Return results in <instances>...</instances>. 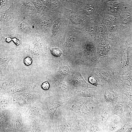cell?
<instances>
[{"label": "cell", "instance_id": "cell-23", "mask_svg": "<svg viewBox=\"0 0 132 132\" xmlns=\"http://www.w3.org/2000/svg\"><path fill=\"white\" fill-rule=\"evenodd\" d=\"M35 5L36 6V7L38 9H40L42 7L41 4L38 2H34Z\"/></svg>", "mask_w": 132, "mask_h": 132}, {"label": "cell", "instance_id": "cell-26", "mask_svg": "<svg viewBox=\"0 0 132 132\" xmlns=\"http://www.w3.org/2000/svg\"><path fill=\"white\" fill-rule=\"evenodd\" d=\"M127 44L129 47H132V41L127 43Z\"/></svg>", "mask_w": 132, "mask_h": 132}, {"label": "cell", "instance_id": "cell-6", "mask_svg": "<svg viewBox=\"0 0 132 132\" xmlns=\"http://www.w3.org/2000/svg\"><path fill=\"white\" fill-rule=\"evenodd\" d=\"M88 81L91 84L96 87L99 85L97 79L94 76L89 77L88 78Z\"/></svg>", "mask_w": 132, "mask_h": 132}, {"label": "cell", "instance_id": "cell-3", "mask_svg": "<svg viewBox=\"0 0 132 132\" xmlns=\"http://www.w3.org/2000/svg\"><path fill=\"white\" fill-rule=\"evenodd\" d=\"M79 92L82 96L84 97H89L90 96V92L87 89L81 88L79 90Z\"/></svg>", "mask_w": 132, "mask_h": 132}, {"label": "cell", "instance_id": "cell-5", "mask_svg": "<svg viewBox=\"0 0 132 132\" xmlns=\"http://www.w3.org/2000/svg\"><path fill=\"white\" fill-rule=\"evenodd\" d=\"M51 51L52 54L55 56H59L61 55V52L58 48L56 47L53 48Z\"/></svg>", "mask_w": 132, "mask_h": 132}, {"label": "cell", "instance_id": "cell-24", "mask_svg": "<svg viewBox=\"0 0 132 132\" xmlns=\"http://www.w3.org/2000/svg\"><path fill=\"white\" fill-rule=\"evenodd\" d=\"M7 3V1L5 0H0V6L2 7L6 5Z\"/></svg>", "mask_w": 132, "mask_h": 132}, {"label": "cell", "instance_id": "cell-25", "mask_svg": "<svg viewBox=\"0 0 132 132\" xmlns=\"http://www.w3.org/2000/svg\"><path fill=\"white\" fill-rule=\"evenodd\" d=\"M12 40L17 44H19L20 43V41L16 38H14L12 39Z\"/></svg>", "mask_w": 132, "mask_h": 132}, {"label": "cell", "instance_id": "cell-21", "mask_svg": "<svg viewBox=\"0 0 132 132\" xmlns=\"http://www.w3.org/2000/svg\"><path fill=\"white\" fill-rule=\"evenodd\" d=\"M20 27L23 30H27L28 29V26L25 23L23 22L20 24Z\"/></svg>", "mask_w": 132, "mask_h": 132}, {"label": "cell", "instance_id": "cell-27", "mask_svg": "<svg viewBox=\"0 0 132 132\" xmlns=\"http://www.w3.org/2000/svg\"><path fill=\"white\" fill-rule=\"evenodd\" d=\"M11 40V38L10 37H8L6 38V41L8 42H9Z\"/></svg>", "mask_w": 132, "mask_h": 132}, {"label": "cell", "instance_id": "cell-16", "mask_svg": "<svg viewBox=\"0 0 132 132\" xmlns=\"http://www.w3.org/2000/svg\"><path fill=\"white\" fill-rule=\"evenodd\" d=\"M118 124L116 122H114L112 123L111 125L110 129L111 131H113L116 130L118 126Z\"/></svg>", "mask_w": 132, "mask_h": 132}, {"label": "cell", "instance_id": "cell-9", "mask_svg": "<svg viewBox=\"0 0 132 132\" xmlns=\"http://www.w3.org/2000/svg\"><path fill=\"white\" fill-rule=\"evenodd\" d=\"M11 18V14L9 13H4L2 14L1 18L4 21H7L9 20Z\"/></svg>", "mask_w": 132, "mask_h": 132}, {"label": "cell", "instance_id": "cell-7", "mask_svg": "<svg viewBox=\"0 0 132 132\" xmlns=\"http://www.w3.org/2000/svg\"><path fill=\"white\" fill-rule=\"evenodd\" d=\"M60 89L62 91L66 92L68 91L69 89L68 85L64 82L60 84Z\"/></svg>", "mask_w": 132, "mask_h": 132}, {"label": "cell", "instance_id": "cell-12", "mask_svg": "<svg viewBox=\"0 0 132 132\" xmlns=\"http://www.w3.org/2000/svg\"><path fill=\"white\" fill-rule=\"evenodd\" d=\"M41 87L44 90L48 89L50 87V85L47 81L43 82L41 84Z\"/></svg>", "mask_w": 132, "mask_h": 132}, {"label": "cell", "instance_id": "cell-2", "mask_svg": "<svg viewBox=\"0 0 132 132\" xmlns=\"http://www.w3.org/2000/svg\"><path fill=\"white\" fill-rule=\"evenodd\" d=\"M105 99L108 101L112 100L115 97V95L114 93L111 91L106 90L105 93Z\"/></svg>", "mask_w": 132, "mask_h": 132}, {"label": "cell", "instance_id": "cell-14", "mask_svg": "<svg viewBox=\"0 0 132 132\" xmlns=\"http://www.w3.org/2000/svg\"><path fill=\"white\" fill-rule=\"evenodd\" d=\"M72 22L75 24H77L78 23V18L75 15L71 16L70 18Z\"/></svg>", "mask_w": 132, "mask_h": 132}, {"label": "cell", "instance_id": "cell-18", "mask_svg": "<svg viewBox=\"0 0 132 132\" xmlns=\"http://www.w3.org/2000/svg\"><path fill=\"white\" fill-rule=\"evenodd\" d=\"M106 114L105 112H103L101 113L99 116V119L101 121H103L105 118Z\"/></svg>", "mask_w": 132, "mask_h": 132}, {"label": "cell", "instance_id": "cell-22", "mask_svg": "<svg viewBox=\"0 0 132 132\" xmlns=\"http://www.w3.org/2000/svg\"><path fill=\"white\" fill-rule=\"evenodd\" d=\"M127 125V124H126L122 128L115 132H123L126 129Z\"/></svg>", "mask_w": 132, "mask_h": 132}, {"label": "cell", "instance_id": "cell-4", "mask_svg": "<svg viewBox=\"0 0 132 132\" xmlns=\"http://www.w3.org/2000/svg\"><path fill=\"white\" fill-rule=\"evenodd\" d=\"M81 104L79 103H76L73 104L72 106V108L73 111L76 112L80 111L81 107Z\"/></svg>", "mask_w": 132, "mask_h": 132}, {"label": "cell", "instance_id": "cell-11", "mask_svg": "<svg viewBox=\"0 0 132 132\" xmlns=\"http://www.w3.org/2000/svg\"><path fill=\"white\" fill-rule=\"evenodd\" d=\"M90 110V107L88 104H86L83 107L82 111L83 113L87 114L89 112Z\"/></svg>", "mask_w": 132, "mask_h": 132}, {"label": "cell", "instance_id": "cell-28", "mask_svg": "<svg viewBox=\"0 0 132 132\" xmlns=\"http://www.w3.org/2000/svg\"><path fill=\"white\" fill-rule=\"evenodd\" d=\"M128 132H132V129L130 130Z\"/></svg>", "mask_w": 132, "mask_h": 132}, {"label": "cell", "instance_id": "cell-20", "mask_svg": "<svg viewBox=\"0 0 132 132\" xmlns=\"http://www.w3.org/2000/svg\"><path fill=\"white\" fill-rule=\"evenodd\" d=\"M117 110L118 112L121 113L123 111V107L122 105L120 104L117 106Z\"/></svg>", "mask_w": 132, "mask_h": 132}, {"label": "cell", "instance_id": "cell-8", "mask_svg": "<svg viewBox=\"0 0 132 132\" xmlns=\"http://www.w3.org/2000/svg\"><path fill=\"white\" fill-rule=\"evenodd\" d=\"M69 68L66 66H64L61 67L60 69V73L63 75L67 74L69 72Z\"/></svg>", "mask_w": 132, "mask_h": 132}, {"label": "cell", "instance_id": "cell-10", "mask_svg": "<svg viewBox=\"0 0 132 132\" xmlns=\"http://www.w3.org/2000/svg\"><path fill=\"white\" fill-rule=\"evenodd\" d=\"M128 52L130 64L132 68V47L129 48Z\"/></svg>", "mask_w": 132, "mask_h": 132}, {"label": "cell", "instance_id": "cell-19", "mask_svg": "<svg viewBox=\"0 0 132 132\" xmlns=\"http://www.w3.org/2000/svg\"><path fill=\"white\" fill-rule=\"evenodd\" d=\"M90 132H99V129L97 127L95 126H91L90 130Z\"/></svg>", "mask_w": 132, "mask_h": 132}, {"label": "cell", "instance_id": "cell-1", "mask_svg": "<svg viewBox=\"0 0 132 132\" xmlns=\"http://www.w3.org/2000/svg\"><path fill=\"white\" fill-rule=\"evenodd\" d=\"M93 71L102 83L106 85L118 84L121 76L112 69L108 68H94Z\"/></svg>", "mask_w": 132, "mask_h": 132}, {"label": "cell", "instance_id": "cell-13", "mask_svg": "<svg viewBox=\"0 0 132 132\" xmlns=\"http://www.w3.org/2000/svg\"><path fill=\"white\" fill-rule=\"evenodd\" d=\"M24 62L25 64L27 65H30L32 63V59L30 57H28L24 59Z\"/></svg>", "mask_w": 132, "mask_h": 132}, {"label": "cell", "instance_id": "cell-17", "mask_svg": "<svg viewBox=\"0 0 132 132\" xmlns=\"http://www.w3.org/2000/svg\"><path fill=\"white\" fill-rule=\"evenodd\" d=\"M71 128V124L69 122H66L65 125V128L66 131L67 132H68Z\"/></svg>", "mask_w": 132, "mask_h": 132}, {"label": "cell", "instance_id": "cell-15", "mask_svg": "<svg viewBox=\"0 0 132 132\" xmlns=\"http://www.w3.org/2000/svg\"><path fill=\"white\" fill-rule=\"evenodd\" d=\"M60 23L59 22H58L55 23L53 27V32L54 33L56 32L59 28L60 25Z\"/></svg>", "mask_w": 132, "mask_h": 132}]
</instances>
